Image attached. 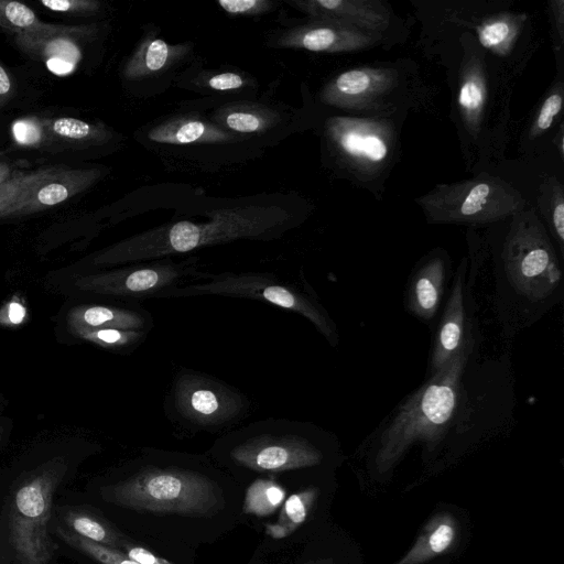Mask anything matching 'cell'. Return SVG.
Returning <instances> with one entry per match:
<instances>
[{"mask_svg": "<svg viewBox=\"0 0 564 564\" xmlns=\"http://www.w3.org/2000/svg\"><path fill=\"white\" fill-rule=\"evenodd\" d=\"M479 323L458 354L408 394L371 435L375 471L390 474L414 446L432 458L511 423L514 380L510 356L481 357Z\"/></svg>", "mask_w": 564, "mask_h": 564, "instance_id": "6da1fadb", "label": "cell"}, {"mask_svg": "<svg viewBox=\"0 0 564 564\" xmlns=\"http://www.w3.org/2000/svg\"><path fill=\"white\" fill-rule=\"evenodd\" d=\"M492 307L505 339L531 327L564 295L561 258L531 212L512 217L492 258Z\"/></svg>", "mask_w": 564, "mask_h": 564, "instance_id": "7a4b0ae2", "label": "cell"}, {"mask_svg": "<svg viewBox=\"0 0 564 564\" xmlns=\"http://www.w3.org/2000/svg\"><path fill=\"white\" fill-rule=\"evenodd\" d=\"M278 207L239 206L213 210L208 220H180L143 231L98 253L94 265L152 261L239 239L269 240L290 228Z\"/></svg>", "mask_w": 564, "mask_h": 564, "instance_id": "3957f363", "label": "cell"}, {"mask_svg": "<svg viewBox=\"0 0 564 564\" xmlns=\"http://www.w3.org/2000/svg\"><path fill=\"white\" fill-rule=\"evenodd\" d=\"M102 495L120 507L152 513L207 516L224 505L218 484L208 475L173 464H144Z\"/></svg>", "mask_w": 564, "mask_h": 564, "instance_id": "277c9868", "label": "cell"}, {"mask_svg": "<svg viewBox=\"0 0 564 564\" xmlns=\"http://www.w3.org/2000/svg\"><path fill=\"white\" fill-rule=\"evenodd\" d=\"M324 434L311 422L269 417L224 435L218 447L239 467L276 474L321 465Z\"/></svg>", "mask_w": 564, "mask_h": 564, "instance_id": "5b68a950", "label": "cell"}, {"mask_svg": "<svg viewBox=\"0 0 564 564\" xmlns=\"http://www.w3.org/2000/svg\"><path fill=\"white\" fill-rule=\"evenodd\" d=\"M198 282L167 289L160 297L227 296L267 302L306 318L333 347L339 343L338 328L313 289L270 272H198Z\"/></svg>", "mask_w": 564, "mask_h": 564, "instance_id": "8992f818", "label": "cell"}, {"mask_svg": "<svg viewBox=\"0 0 564 564\" xmlns=\"http://www.w3.org/2000/svg\"><path fill=\"white\" fill-rule=\"evenodd\" d=\"M416 203L429 223L481 226L512 218L525 207L521 193L505 180L480 174L438 184Z\"/></svg>", "mask_w": 564, "mask_h": 564, "instance_id": "52a82bcc", "label": "cell"}, {"mask_svg": "<svg viewBox=\"0 0 564 564\" xmlns=\"http://www.w3.org/2000/svg\"><path fill=\"white\" fill-rule=\"evenodd\" d=\"M167 416L194 431H217L238 423L250 409L237 388L193 369H180L165 397Z\"/></svg>", "mask_w": 564, "mask_h": 564, "instance_id": "ba28073f", "label": "cell"}, {"mask_svg": "<svg viewBox=\"0 0 564 564\" xmlns=\"http://www.w3.org/2000/svg\"><path fill=\"white\" fill-rule=\"evenodd\" d=\"M64 464L54 459L28 477L14 491L11 513V543L18 564H50L54 543L48 522L55 489Z\"/></svg>", "mask_w": 564, "mask_h": 564, "instance_id": "9c48e42d", "label": "cell"}, {"mask_svg": "<svg viewBox=\"0 0 564 564\" xmlns=\"http://www.w3.org/2000/svg\"><path fill=\"white\" fill-rule=\"evenodd\" d=\"M196 258L173 261L170 258L131 263L106 272L79 276L75 285L87 292L120 297H160L167 289L194 280Z\"/></svg>", "mask_w": 564, "mask_h": 564, "instance_id": "30bf717a", "label": "cell"}, {"mask_svg": "<svg viewBox=\"0 0 564 564\" xmlns=\"http://www.w3.org/2000/svg\"><path fill=\"white\" fill-rule=\"evenodd\" d=\"M478 271V261L463 259L453 276L448 297L432 339L426 377L438 372L458 354L478 323L474 295Z\"/></svg>", "mask_w": 564, "mask_h": 564, "instance_id": "8fae6325", "label": "cell"}, {"mask_svg": "<svg viewBox=\"0 0 564 564\" xmlns=\"http://www.w3.org/2000/svg\"><path fill=\"white\" fill-rule=\"evenodd\" d=\"M325 133L336 153L359 172L371 173L387 163L392 131L387 122L355 117H332Z\"/></svg>", "mask_w": 564, "mask_h": 564, "instance_id": "7c38bea8", "label": "cell"}, {"mask_svg": "<svg viewBox=\"0 0 564 564\" xmlns=\"http://www.w3.org/2000/svg\"><path fill=\"white\" fill-rule=\"evenodd\" d=\"M451 260L443 250L423 257L409 275L404 291V308L420 322L432 325L442 306Z\"/></svg>", "mask_w": 564, "mask_h": 564, "instance_id": "4fadbf2b", "label": "cell"}, {"mask_svg": "<svg viewBox=\"0 0 564 564\" xmlns=\"http://www.w3.org/2000/svg\"><path fill=\"white\" fill-rule=\"evenodd\" d=\"M380 35L338 23L312 21L284 31L275 45L311 52L348 53L375 45Z\"/></svg>", "mask_w": 564, "mask_h": 564, "instance_id": "5bb4252c", "label": "cell"}, {"mask_svg": "<svg viewBox=\"0 0 564 564\" xmlns=\"http://www.w3.org/2000/svg\"><path fill=\"white\" fill-rule=\"evenodd\" d=\"M397 85L393 69L360 67L345 70L330 79L321 91V100L339 108L369 105Z\"/></svg>", "mask_w": 564, "mask_h": 564, "instance_id": "9a60e30c", "label": "cell"}, {"mask_svg": "<svg viewBox=\"0 0 564 564\" xmlns=\"http://www.w3.org/2000/svg\"><path fill=\"white\" fill-rule=\"evenodd\" d=\"M289 3L313 21L343 24L381 34L390 22V9L379 0H292Z\"/></svg>", "mask_w": 564, "mask_h": 564, "instance_id": "2e32d148", "label": "cell"}, {"mask_svg": "<svg viewBox=\"0 0 564 564\" xmlns=\"http://www.w3.org/2000/svg\"><path fill=\"white\" fill-rule=\"evenodd\" d=\"M100 176L101 171L96 167H57L23 197L13 215L32 214L64 203L90 187Z\"/></svg>", "mask_w": 564, "mask_h": 564, "instance_id": "e0dca14e", "label": "cell"}, {"mask_svg": "<svg viewBox=\"0 0 564 564\" xmlns=\"http://www.w3.org/2000/svg\"><path fill=\"white\" fill-rule=\"evenodd\" d=\"M148 138L163 144H225L238 140L213 121L197 116L170 118L148 131Z\"/></svg>", "mask_w": 564, "mask_h": 564, "instance_id": "ac0fdd59", "label": "cell"}, {"mask_svg": "<svg viewBox=\"0 0 564 564\" xmlns=\"http://www.w3.org/2000/svg\"><path fill=\"white\" fill-rule=\"evenodd\" d=\"M82 36L57 34L30 36L14 34L17 46L30 57L45 63L57 75L72 73L82 59V50L76 40Z\"/></svg>", "mask_w": 564, "mask_h": 564, "instance_id": "d6986e66", "label": "cell"}, {"mask_svg": "<svg viewBox=\"0 0 564 564\" xmlns=\"http://www.w3.org/2000/svg\"><path fill=\"white\" fill-rule=\"evenodd\" d=\"M67 323L74 333L82 329L120 328L150 332L153 318L145 310L107 305H79L72 308Z\"/></svg>", "mask_w": 564, "mask_h": 564, "instance_id": "ffe728a7", "label": "cell"}, {"mask_svg": "<svg viewBox=\"0 0 564 564\" xmlns=\"http://www.w3.org/2000/svg\"><path fill=\"white\" fill-rule=\"evenodd\" d=\"M458 523L449 512L434 514L411 549L393 564H425L449 551L457 540Z\"/></svg>", "mask_w": 564, "mask_h": 564, "instance_id": "44dd1931", "label": "cell"}, {"mask_svg": "<svg viewBox=\"0 0 564 564\" xmlns=\"http://www.w3.org/2000/svg\"><path fill=\"white\" fill-rule=\"evenodd\" d=\"M188 44H170L159 37L144 39L123 68L127 79H144L169 69L189 52Z\"/></svg>", "mask_w": 564, "mask_h": 564, "instance_id": "7402d4cb", "label": "cell"}, {"mask_svg": "<svg viewBox=\"0 0 564 564\" xmlns=\"http://www.w3.org/2000/svg\"><path fill=\"white\" fill-rule=\"evenodd\" d=\"M487 100V78L476 57L464 62L458 86V110L467 131L476 135L481 127Z\"/></svg>", "mask_w": 564, "mask_h": 564, "instance_id": "603a6c76", "label": "cell"}, {"mask_svg": "<svg viewBox=\"0 0 564 564\" xmlns=\"http://www.w3.org/2000/svg\"><path fill=\"white\" fill-rule=\"evenodd\" d=\"M0 28L13 35L30 36L72 34L86 37L94 32L93 25H57L42 22L31 8L10 0H0Z\"/></svg>", "mask_w": 564, "mask_h": 564, "instance_id": "cb8c5ba5", "label": "cell"}, {"mask_svg": "<svg viewBox=\"0 0 564 564\" xmlns=\"http://www.w3.org/2000/svg\"><path fill=\"white\" fill-rule=\"evenodd\" d=\"M213 122L235 134H260L274 128L281 120L280 115L261 105L251 102H231L218 108Z\"/></svg>", "mask_w": 564, "mask_h": 564, "instance_id": "d4e9b609", "label": "cell"}, {"mask_svg": "<svg viewBox=\"0 0 564 564\" xmlns=\"http://www.w3.org/2000/svg\"><path fill=\"white\" fill-rule=\"evenodd\" d=\"M319 490L308 487L285 499L280 509L278 519L264 525V532L272 539H283L291 535L307 519L313 509Z\"/></svg>", "mask_w": 564, "mask_h": 564, "instance_id": "484cf974", "label": "cell"}, {"mask_svg": "<svg viewBox=\"0 0 564 564\" xmlns=\"http://www.w3.org/2000/svg\"><path fill=\"white\" fill-rule=\"evenodd\" d=\"M524 18L501 13L484 20L476 29L480 44L497 55L510 52Z\"/></svg>", "mask_w": 564, "mask_h": 564, "instance_id": "4316f807", "label": "cell"}, {"mask_svg": "<svg viewBox=\"0 0 564 564\" xmlns=\"http://www.w3.org/2000/svg\"><path fill=\"white\" fill-rule=\"evenodd\" d=\"M45 124L52 139L76 144H99L111 137L102 124L90 123L72 117L45 119Z\"/></svg>", "mask_w": 564, "mask_h": 564, "instance_id": "83f0119b", "label": "cell"}, {"mask_svg": "<svg viewBox=\"0 0 564 564\" xmlns=\"http://www.w3.org/2000/svg\"><path fill=\"white\" fill-rule=\"evenodd\" d=\"M68 530L93 542L118 549L122 539L109 523L82 509H68L63 513Z\"/></svg>", "mask_w": 564, "mask_h": 564, "instance_id": "f1b7e54d", "label": "cell"}, {"mask_svg": "<svg viewBox=\"0 0 564 564\" xmlns=\"http://www.w3.org/2000/svg\"><path fill=\"white\" fill-rule=\"evenodd\" d=\"M286 492L274 479L258 478L246 490L242 511L247 514L267 517L282 506Z\"/></svg>", "mask_w": 564, "mask_h": 564, "instance_id": "f546056e", "label": "cell"}, {"mask_svg": "<svg viewBox=\"0 0 564 564\" xmlns=\"http://www.w3.org/2000/svg\"><path fill=\"white\" fill-rule=\"evenodd\" d=\"M57 166L42 167L33 172H20L0 184V218L13 215L23 197L42 180L51 175Z\"/></svg>", "mask_w": 564, "mask_h": 564, "instance_id": "4dcf8cb0", "label": "cell"}, {"mask_svg": "<svg viewBox=\"0 0 564 564\" xmlns=\"http://www.w3.org/2000/svg\"><path fill=\"white\" fill-rule=\"evenodd\" d=\"M150 332L120 328H96L76 330L79 338L110 350L129 351L141 345Z\"/></svg>", "mask_w": 564, "mask_h": 564, "instance_id": "1f68e13d", "label": "cell"}, {"mask_svg": "<svg viewBox=\"0 0 564 564\" xmlns=\"http://www.w3.org/2000/svg\"><path fill=\"white\" fill-rule=\"evenodd\" d=\"M55 531L69 546L80 551L100 564H140L128 557L118 549L84 539L65 527L56 525Z\"/></svg>", "mask_w": 564, "mask_h": 564, "instance_id": "d6a6232c", "label": "cell"}, {"mask_svg": "<svg viewBox=\"0 0 564 564\" xmlns=\"http://www.w3.org/2000/svg\"><path fill=\"white\" fill-rule=\"evenodd\" d=\"M14 141L23 147L44 148L52 137L45 124V119L25 117L18 119L11 127Z\"/></svg>", "mask_w": 564, "mask_h": 564, "instance_id": "836d02e7", "label": "cell"}, {"mask_svg": "<svg viewBox=\"0 0 564 564\" xmlns=\"http://www.w3.org/2000/svg\"><path fill=\"white\" fill-rule=\"evenodd\" d=\"M562 105L563 91L560 86L550 93L542 102L531 128V134L533 137H538L550 129L554 119L560 115Z\"/></svg>", "mask_w": 564, "mask_h": 564, "instance_id": "e575fe53", "label": "cell"}, {"mask_svg": "<svg viewBox=\"0 0 564 564\" xmlns=\"http://www.w3.org/2000/svg\"><path fill=\"white\" fill-rule=\"evenodd\" d=\"M217 4L230 15H259L272 11L278 4L270 0H219Z\"/></svg>", "mask_w": 564, "mask_h": 564, "instance_id": "d590c367", "label": "cell"}, {"mask_svg": "<svg viewBox=\"0 0 564 564\" xmlns=\"http://www.w3.org/2000/svg\"><path fill=\"white\" fill-rule=\"evenodd\" d=\"M40 4L51 11L76 14L94 13L100 8L96 0H40Z\"/></svg>", "mask_w": 564, "mask_h": 564, "instance_id": "8d00e7d4", "label": "cell"}, {"mask_svg": "<svg viewBox=\"0 0 564 564\" xmlns=\"http://www.w3.org/2000/svg\"><path fill=\"white\" fill-rule=\"evenodd\" d=\"M551 207V230L555 238V242L558 248L560 257H563L564 252V198L562 188L554 193Z\"/></svg>", "mask_w": 564, "mask_h": 564, "instance_id": "74e56055", "label": "cell"}, {"mask_svg": "<svg viewBox=\"0 0 564 564\" xmlns=\"http://www.w3.org/2000/svg\"><path fill=\"white\" fill-rule=\"evenodd\" d=\"M208 88L217 91H230L241 89L247 85V79L235 72L214 74L206 79Z\"/></svg>", "mask_w": 564, "mask_h": 564, "instance_id": "f35d334b", "label": "cell"}, {"mask_svg": "<svg viewBox=\"0 0 564 564\" xmlns=\"http://www.w3.org/2000/svg\"><path fill=\"white\" fill-rule=\"evenodd\" d=\"M118 550L140 564H175L141 545L131 544L124 540L121 541Z\"/></svg>", "mask_w": 564, "mask_h": 564, "instance_id": "ab89813d", "label": "cell"}, {"mask_svg": "<svg viewBox=\"0 0 564 564\" xmlns=\"http://www.w3.org/2000/svg\"><path fill=\"white\" fill-rule=\"evenodd\" d=\"M25 317V308L19 302H10L0 312V323L17 325L23 322Z\"/></svg>", "mask_w": 564, "mask_h": 564, "instance_id": "60d3db41", "label": "cell"}, {"mask_svg": "<svg viewBox=\"0 0 564 564\" xmlns=\"http://www.w3.org/2000/svg\"><path fill=\"white\" fill-rule=\"evenodd\" d=\"M13 84L9 73L0 63V108L11 98Z\"/></svg>", "mask_w": 564, "mask_h": 564, "instance_id": "b9f144b4", "label": "cell"}, {"mask_svg": "<svg viewBox=\"0 0 564 564\" xmlns=\"http://www.w3.org/2000/svg\"><path fill=\"white\" fill-rule=\"evenodd\" d=\"M11 176V167L6 163L0 162V184L9 180Z\"/></svg>", "mask_w": 564, "mask_h": 564, "instance_id": "7bdbcfd3", "label": "cell"}, {"mask_svg": "<svg viewBox=\"0 0 564 564\" xmlns=\"http://www.w3.org/2000/svg\"><path fill=\"white\" fill-rule=\"evenodd\" d=\"M305 564H336L333 558H321L316 561H311Z\"/></svg>", "mask_w": 564, "mask_h": 564, "instance_id": "ee69618b", "label": "cell"}, {"mask_svg": "<svg viewBox=\"0 0 564 564\" xmlns=\"http://www.w3.org/2000/svg\"><path fill=\"white\" fill-rule=\"evenodd\" d=\"M2 434H3V427L0 425V441L2 438Z\"/></svg>", "mask_w": 564, "mask_h": 564, "instance_id": "f6af8a7d", "label": "cell"}]
</instances>
